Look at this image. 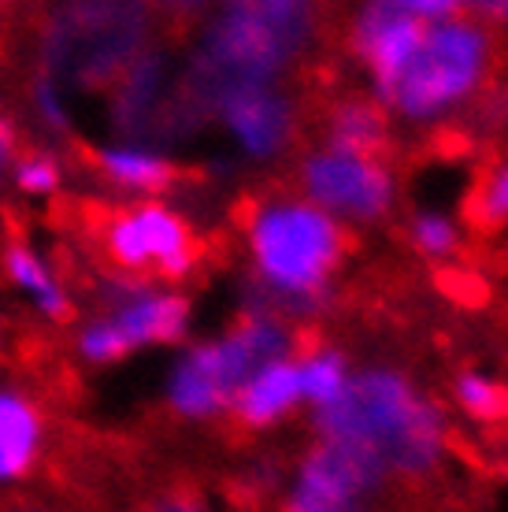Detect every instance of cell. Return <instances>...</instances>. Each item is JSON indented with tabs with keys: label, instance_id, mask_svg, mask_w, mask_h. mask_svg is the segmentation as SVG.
<instances>
[{
	"label": "cell",
	"instance_id": "obj_14",
	"mask_svg": "<svg viewBox=\"0 0 508 512\" xmlns=\"http://www.w3.org/2000/svg\"><path fill=\"white\" fill-rule=\"evenodd\" d=\"M38 449V416L12 394H0V479L26 472Z\"/></svg>",
	"mask_w": 508,
	"mask_h": 512
},
{
	"label": "cell",
	"instance_id": "obj_22",
	"mask_svg": "<svg viewBox=\"0 0 508 512\" xmlns=\"http://www.w3.org/2000/svg\"><path fill=\"white\" fill-rule=\"evenodd\" d=\"M156 512H208V509L197 505V501H167V505H160Z\"/></svg>",
	"mask_w": 508,
	"mask_h": 512
},
{
	"label": "cell",
	"instance_id": "obj_2",
	"mask_svg": "<svg viewBox=\"0 0 508 512\" xmlns=\"http://www.w3.org/2000/svg\"><path fill=\"white\" fill-rule=\"evenodd\" d=\"M349 253V231L305 197H271L249 219L256 282L286 312H316Z\"/></svg>",
	"mask_w": 508,
	"mask_h": 512
},
{
	"label": "cell",
	"instance_id": "obj_16",
	"mask_svg": "<svg viewBox=\"0 0 508 512\" xmlns=\"http://www.w3.org/2000/svg\"><path fill=\"white\" fill-rule=\"evenodd\" d=\"M8 271H12V279L23 286L26 294L38 301V308L45 312V316H52V320H67V297L64 290L52 282V275L45 268H41V260L34 253H26V249H12V256H8Z\"/></svg>",
	"mask_w": 508,
	"mask_h": 512
},
{
	"label": "cell",
	"instance_id": "obj_17",
	"mask_svg": "<svg viewBox=\"0 0 508 512\" xmlns=\"http://www.w3.org/2000/svg\"><path fill=\"white\" fill-rule=\"evenodd\" d=\"M104 167L112 171V179H119L130 190H164L175 167L160 160L153 153H141V149H108L104 153Z\"/></svg>",
	"mask_w": 508,
	"mask_h": 512
},
{
	"label": "cell",
	"instance_id": "obj_19",
	"mask_svg": "<svg viewBox=\"0 0 508 512\" xmlns=\"http://www.w3.org/2000/svg\"><path fill=\"white\" fill-rule=\"evenodd\" d=\"M471 216L483 227H508V160L494 164V171L483 179L471 201Z\"/></svg>",
	"mask_w": 508,
	"mask_h": 512
},
{
	"label": "cell",
	"instance_id": "obj_15",
	"mask_svg": "<svg viewBox=\"0 0 508 512\" xmlns=\"http://www.w3.org/2000/svg\"><path fill=\"white\" fill-rule=\"evenodd\" d=\"M453 401L475 423H497L508 416V390L483 372H460L453 383Z\"/></svg>",
	"mask_w": 508,
	"mask_h": 512
},
{
	"label": "cell",
	"instance_id": "obj_12",
	"mask_svg": "<svg viewBox=\"0 0 508 512\" xmlns=\"http://www.w3.org/2000/svg\"><path fill=\"white\" fill-rule=\"evenodd\" d=\"M323 149L349 156H379L390 141V112L379 108L371 97L338 101L323 127Z\"/></svg>",
	"mask_w": 508,
	"mask_h": 512
},
{
	"label": "cell",
	"instance_id": "obj_10",
	"mask_svg": "<svg viewBox=\"0 0 508 512\" xmlns=\"http://www.w3.org/2000/svg\"><path fill=\"white\" fill-rule=\"evenodd\" d=\"M219 112L223 123L242 145L245 156L253 160H271L286 149L293 134V108L275 86H249V90H234L219 97Z\"/></svg>",
	"mask_w": 508,
	"mask_h": 512
},
{
	"label": "cell",
	"instance_id": "obj_11",
	"mask_svg": "<svg viewBox=\"0 0 508 512\" xmlns=\"http://www.w3.org/2000/svg\"><path fill=\"white\" fill-rule=\"evenodd\" d=\"M305 405L301 394V372H297V357H282L264 364L260 372H253L245 379V386L238 390L230 412L245 423V427H275V423L290 420L293 412Z\"/></svg>",
	"mask_w": 508,
	"mask_h": 512
},
{
	"label": "cell",
	"instance_id": "obj_1",
	"mask_svg": "<svg viewBox=\"0 0 508 512\" xmlns=\"http://www.w3.org/2000/svg\"><path fill=\"white\" fill-rule=\"evenodd\" d=\"M319 442L356 449L379 461L386 475L420 479L445 457V416L416 379L397 368L353 372L331 409L312 412Z\"/></svg>",
	"mask_w": 508,
	"mask_h": 512
},
{
	"label": "cell",
	"instance_id": "obj_4",
	"mask_svg": "<svg viewBox=\"0 0 508 512\" xmlns=\"http://www.w3.org/2000/svg\"><path fill=\"white\" fill-rule=\"evenodd\" d=\"M308 34V8L286 0L234 4L219 19L201 49V82L212 97L249 86H271Z\"/></svg>",
	"mask_w": 508,
	"mask_h": 512
},
{
	"label": "cell",
	"instance_id": "obj_5",
	"mask_svg": "<svg viewBox=\"0 0 508 512\" xmlns=\"http://www.w3.org/2000/svg\"><path fill=\"white\" fill-rule=\"evenodd\" d=\"M494 64V30H486L468 12L442 23H427L423 45L397 86L386 112L405 123H438L475 97Z\"/></svg>",
	"mask_w": 508,
	"mask_h": 512
},
{
	"label": "cell",
	"instance_id": "obj_6",
	"mask_svg": "<svg viewBox=\"0 0 508 512\" xmlns=\"http://www.w3.org/2000/svg\"><path fill=\"white\" fill-rule=\"evenodd\" d=\"M301 197L319 212L349 227H368L394 212L397 179L379 156H349L334 149H312L297 171Z\"/></svg>",
	"mask_w": 508,
	"mask_h": 512
},
{
	"label": "cell",
	"instance_id": "obj_8",
	"mask_svg": "<svg viewBox=\"0 0 508 512\" xmlns=\"http://www.w3.org/2000/svg\"><path fill=\"white\" fill-rule=\"evenodd\" d=\"M190 331V301L178 294H134L108 320L93 323L82 334V353L89 360H119L130 349L153 342H178Z\"/></svg>",
	"mask_w": 508,
	"mask_h": 512
},
{
	"label": "cell",
	"instance_id": "obj_13",
	"mask_svg": "<svg viewBox=\"0 0 508 512\" xmlns=\"http://www.w3.org/2000/svg\"><path fill=\"white\" fill-rule=\"evenodd\" d=\"M297 372H301V394L312 412L331 409L334 401L349 390L353 379V360L345 357L338 346H316L297 357Z\"/></svg>",
	"mask_w": 508,
	"mask_h": 512
},
{
	"label": "cell",
	"instance_id": "obj_7",
	"mask_svg": "<svg viewBox=\"0 0 508 512\" xmlns=\"http://www.w3.org/2000/svg\"><path fill=\"white\" fill-rule=\"evenodd\" d=\"M427 23L412 12L408 0H371L353 15L349 49L364 64L371 82V101L390 108L405 71L423 45Z\"/></svg>",
	"mask_w": 508,
	"mask_h": 512
},
{
	"label": "cell",
	"instance_id": "obj_21",
	"mask_svg": "<svg viewBox=\"0 0 508 512\" xmlns=\"http://www.w3.org/2000/svg\"><path fill=\"white\" fill-rule=\"evenodd\" d=\"M464 12L471 19H479L486 30H494V26L508 23V0H471V4H464Z\"/></svg>",
	"mask_w": 508,
	"mask_h": 512
},
{
	"label": "cell",
	"instance_id": "obj_3",
	"mask_svg": "<svg viewBox=\"0 0 508 512\" xmlns=\"http://www.w3.org/2000/svg\"><path fill=\"white\" fill-rule=\"evenodd\" d=\"M293 357V331L275 312H245L227 334L182 353L167 379V401L186 420H208L234 405L238 390L271 360Z\"/></svg>",
	"mask_w": 508,
	"mask_h": 512
},
{
	"label": "cell",
	"instance_id": "obj_20",
	"mask_svg": "<svg viewBox=\"0 0 508 512\" xmlns=\"http://www.w3.org/2000/svg\"><path fill=\"white\" fill-rule=\"evenodd\" d=\"M56 179H60V171H56V164L52 160H26L23 167H19V186L30 193H49L56 190Z\"/></svg>",
	"mask_w": 508,
	"mask_h": 512
},
{
	"label": "cell",
	"instance_id": "obj_18",
	"mask_svg": "<svg viewBox=\"0 0 508 512\" xmlns=\"http://www.w3.org/2000/svg\"><path fill=\"white\" fill-rule=\"evenodd\" d=\"M408 242L423 260L442 264L460 253V227L445 212H416L408 223Z\"/></svg>",
	"mask_w": 508,
	"mask_h": 512
},
{
	"label": "cell",
	"instance_id": "obj_23",
	"mask_svg": "<svg viewBox=\"0 0 508 512\" xmlns=\"http://www.w3.org/2000/svg\"><path fill=\"white\" fill-rule=\"evenodd\" d=\"M4 160H8V130L0 127V171H4Z\"/></svg>",
	"mask_w": 508,
	"mask_h": 512
},
{
	"label": "cell",
	"instance_id": "obj_9",
	"mask_svg": "<svg viewBox=\"0 0 508 512\" xmlns=\"http://www.w3.org/2000/svg\"><path fill=\"white\" fill-rule=\"evenodd\" d=\"M112 253L123 264H156V268L178 279L193 268V242L186 223L171 216L167 208H138L134 216L119 219L112 231Z\"/></svg>",
	"mask_w": 508,
	"mask_h": 512
}]
</instances>
